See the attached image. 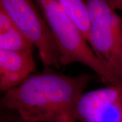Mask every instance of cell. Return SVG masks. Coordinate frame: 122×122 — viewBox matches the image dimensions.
Here are the masks:
<instances>
[{"instance_id": "1", "label": "cell", "mask_w": 122, "mask_h": 122, "mask_svg": "<svg viewBox=\"0 0 122 122\" xmlns=\"http://www.w3.org/2000/svg\"><path fill=\"white\" fill-rule=\"evenodd\" d=\"M92 75L72 77L46 68L4 93L1 105L30 122H72Z\"/></svg>"}, {"instance_id": "2", "label": "cell", "mask_w": 122, "mask_h": 122, "mask_svg": "<svg viewBox=\"0 0 122 122\" xmlns=\"http://www.w3.org/2000/svg\"><path fill=\"white\" fill-rule=\"evenodd\" d=\"M61 53L62 66L77 62L87 66L109 85L121 87L96 56L81 31L57 0H35Z\"/></svg>"}, {"instance_id": "3", "label": "cell", "mask_w": 122, "mask_h": 122, "mask_svg": "<svg viewBox=\"0 0 122 122\" xmlns=\"http://www.w3.org/2000/svg\"><path fill=\"white\" fill-rule=\"evenodd\" d=\"M35 0H0V7L38 50L45 68L60 69L61 53Z\"/></svg>"}, {"instance_id": "4", "label": "cell", "mask_w": 122, "mask_h": 122, "mask_svg": "<svg viewBox=\"0 0 122 122\" xmlns=\"http://www.w3.org/2000/svg\"><path fill=\"white\" fill-rule=\"evenodd\" d=\"M86 1L90 25L88 43L100 62L113 74L121 40V16L107 0Z\"/></svg>"}, {"instance_id": "5", "label": "cell", "mask_w": 122, "mask_h": 122, "mask_svg": "<svg viewBox=\"0 0 122 122\" xmlns=\"http://www.w3.org/2000/svg\"><path fill=\"white\" fill-rule=\"evenodd\" d=\"M75 118L81 122H122V87L109 85L83 93Z\"/></svg>"}, {"instance_id": "6", "label": "cell", "mask_w": 122, "mask_h": 122, "mask_svg": "<svg viewBox=\"0 0 122 122\" xmlns=\"http://www.w3.org/2000/svg\"><path fill=\"white\" fill-rule=\"evenodd\" d=\"M32 52L0 49L1 91L5 92L16 87L33 74L36 65Z\"/></svg>"}, {"instance_id": "7", "label": "cell", "mask_w": 122, "mask_h": 122, "mask_svg": "<svg viewBox=\"0 0 122 122\" xmlns=\"http://www.w3.org/2000/svg\"><path fill=\"white\" fill-rule=\"evenodd\" d=\"M34 45L0 7V49L16 52H33Z\"/></svg>"}, {"instance_id": "8", "label": "cell", "mask_w": 122, "mask_h": 122, "mask_svg": "<svg viewBox=\"0 0 122 122\" xmlns=\"http://www.w3.org/2000/svg\"><path fill=\"white\" fill-rule=\"evenodd\" d=\"M81 31L83 37L89 41L90 19L86 0H57Z\"/></svg>"}, {"instance_id": "9", "label": "cell", "mask_w": 122, "mask_h": 122, "mask_svg": "<svg viewBox=\"0 0 122 122\" xmlns=\"http://www.w3.org/2000/svg\"><path fill=\"white\" fill-rule=\"evenodd\" d=\"M113 74L122 87V16H121V40L115 58Z\"/></svg>"}, {"instance_id": "10", "label": "cell", "mask_w": 122, "mask_h": 122, "mask_svg": "<svg viewBox=\"0 0 122 122\" xmlns=\"http://www.w3.org/2000/svg\"><path fill=\"white\" fill-rule=\"evenodd\" d=\"M109 4L116 11H122V0H107Z\"/></svg>"}, {"instance_id": "11", "label": "cell", "mask_w": 122, "mask_h": 122, "mask_svg": "<svg viewBox=\"0 0 122 122\" xmlns=\"http://www.w3.org/2000/svg\"><path fill=\"white\" fill-rule=\"evenodd\" d=\"M5 122H30L25 121L24 119H22L19 116L17 118H11V119H8L7 120H5Z\"/></svg>"}, {"instance_id": "12", "label": "cell", "mask_w": 122, "mask_h": 122, "mask_svg": "<svg viewBox=\"0 0 122 122\" xmlns=\"http://www.w3.org/2000/svg\"><path fill=\"white\" fill-rule=\"evenodd\" d=\"M77 122V121H73V122Z\"/></svg>"}]
</instances>
